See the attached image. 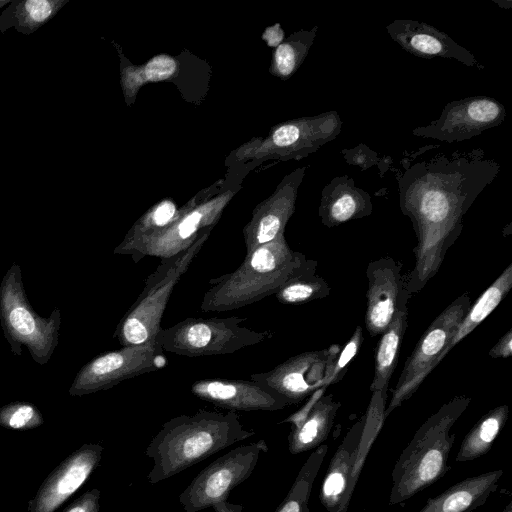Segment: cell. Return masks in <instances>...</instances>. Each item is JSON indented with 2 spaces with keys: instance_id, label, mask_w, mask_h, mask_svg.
Wrapping results in <instances>:
<instances>
[{
  "instance_id": "6da1fadb",
  "label": "cell",
  "mask_w": 512,
  "mask_h": 512,
  "mask_svg": "<svg viewBox=\"0 0 512 512\" xmlns=\"http://www.w3.org/2000/svg\"><path fill=\"white\" fill-rule=\"evenodd\" d=\"M500 171L482 149L437 153L397 178L399 205L413 225L415 265L407 289L419 292L439 271L463 229V217Z\"/></svg>"
},
{
  "instance_id": "7a4b0ae2",
  "label": "cell",
  "mask_w": 512,
  "mask_h": 512,
  "mask_svg": "<svg viewBox=\"0 0 512 512\" xmlns=\"http://www.w3.org/2000/svg\"><path fill=\"white\" fill-rule=\"evenodd\" d=\"M254 435L234 411L199 410L176 416L162 425L146 448V456L153 460L147 480L159 483Z\"/></svg>"
},
{
  "instance_id": "3957f363",
  "label": "cell",
  "mask_w": 512,
  "mask_h": 512,
  "mask_svg": "<svg viewBox=\"0 0 512 512\" xmlns=\"http://www.w3.org/2000/svg\"><path fill=\"white\" fill-rule=\"evenodd\" d=\"M317 262L293 251L284 234L250 253L236 270L213 278L200 309L225 312L242 308L275 294L293 277L316 271Z\"/></svg>"
},
{
  "instance_id": "277c9868",
  "label": "cell",
  "mask_w": 512,
  "mask_h": 512,
  "mask_svg": "<svg viewBox=\"0 0 512 512\" xmlns=\"http://www.w3.org/2000/svg\"><path fill=\"white\" fill-rule=\"evenodd\" d=\"M470 402L465 395L453 397L416 431L393 468L389 504L410 499L449 472V454L456 437L451 429Z\"/></svg>"
},
{
  "instance_id": "5b68a950",
  "label": "cell",
  "mask_w": 512,
  "mask_h": 512,
  "mask_svg": "<svg viewBox=\"0 0 512 512\" xmlns=\"http://www.w3.org/2000/svg\"><path fill=\"white\" fill-rule=\"evenodd\" d=\"M0 322L4 337L15 356L23 346L32 359L46 364L58 345L61 314L54 308L50 316L38 315L30 305L20 266L13 262L0 284Z\"/></svg>"
},
{
  "instance_id": "8992f818",
  "label": "cell",
  "mask_w": 512,
  "mask_h": 512,
  "mask_svg": "<svg viewBox=\"0 0 512 512\" xmlns=\"http://www.w3.org/2000/svg\"><path fill=\"white\" fill-rule=\"evenodd\" d=\"M211 230H203L182 252L162 258L156 270L147 277L142 292L124 314L113 335L122 347L156 340L172 291L204 246Z\"/></svg>"
},
{
  "instance_id": "52a82bcc",
  "label": "cell",
  "mask_w": 512,
  "mask_h": 512,
  "mask_svg": "<svg viewBox=\"0 0 512 512\" xmlns=\"http://www.w3.org/2000/svg\"><path fill=\"white\" fill-rule=\"evenodd\" d=\"M247 318H186L161 328L156 340L162 349L180 356L201 357L231 354L270 338L271 331L241 326Z\"/></svg>"
},
{
  "instance_id": "ba28073f",
  "label": "cell",
  "mask_w": 512,
  "mask_h": 512,
  "mask_svg": "<svg viewBox=\"0 0 512 512\" xmlns=\"http://www.w3.org/2000/svg\"><path fill=\"white\" fill-rule=\"evenodd\" d=\"M471 307L468 293L449 304L425 330L407 358L402 373L392 390V398L384 411L386 418L408 400L426 377L446 356V349L460 322Z\"/></svg>"
},
{
  "instance_id": "9c48e42d",
  "label": "cell",
  "mask_w": 512,
  "mask_h": 512,
  "mask_svg": "<svg viewBox=\"0 0 512 512\" xmlns=\"http://www.w3.org/2000/svg\"><path fill=\"white\" fill-rule=\"evenodd\" d=\"M268 452L264 440L236 447L201 470L180 493L185 512H199L228 500L231 490L250 477L262 453Z\"/></svg>"
},
{
  "instance_id": "30bf717a",
  "label": "cell",
  "mask_w": 512,
  "mask_h": 512,
  "mask_svg": "<svg viewBox=\"0 0 512 512\" xmlns=\"http://www.w3.org/2000/svg\"><path fill=\"white\" fill-rule=\"evenodd\" d=\"M167 365L164 350L157 340L123 346L97 355L76 374L69 388L71 396H83L107 390L118 383Z\"/></svg>"
},
{
  "instance_id": "8fae6325",
  "label": "cell",
  "mask_w": 512,
  "mask_h": 512,
  "mask_svg": "<svg viewBox=\"0 0 512 512\" xmlns=\"http://www.w3.org/2000/svg\"><path fill=\"white\" fill-rule=\"evenodd\" d=\"M505 118L506 109L495 98L470 96L447 103L438 119L414 128L412 134L448 143L460 142L499 126Z\"/></svg>"
},
{
  "instance_id": "7c38bea8",
  "label": "cell",
  "mask_w": 512,
  "mask_h": 512,
  "mask_svg": "<svg viewBox=\"0 0 512 512\" xmlns=\"http://www.w3.org/2000/svg\"><path fill=\"white\" fill-rule=\"evenodd\" d=\"M339 345H331L318 351H308L290 357L272 370L252 374L251 380L285 399L289 405L296 404L324 387L327 365Z\"/></svg>"
},
{
  "instance_id": "4fadbf2b",
  "label": "cell",
  "mask_w": 512,
  "mask_h": 512,
  "mask_svg": "<svg viewBox=\"0 0 512 512\" xmlns=\"http://www.w3.org/2000/svg\"><path fill=\"white\" fill-rule=\"evenodd\" d=\"M368 280L365 325L371 336L381 335L398 311L408 308L411 297L402 263L386 256L371 261Z\"/></svg>"
},
{
  "instance_id": "5bb4252c",
  "label": "cell",
  "mask_w": 512,
  "mask_h": 512,
  "mask_svg": "<svg viewBox=\"0 0 512 512\" xmlns=\"http://www.w3.org/2000/svg\"><path fill=\"white\" fill-rule=\"evenodd\" d=\"M225 200L184 208L165 228L147 237L132 256L135 263L145 256L168 258L190 247L199 234L219 219Z\"/></svg>"
},
{
  "instance_id": "9a60e30c",
  "label": "cell",
  "mask_w": 512,
  "mask_h": 512,
  "mask_svg": "<svg viewBox=\"0 0 512 512\" xmlns=\"http://www.w3.org/2000/svg\"><path fill=\"white\" fill-rule=\"evenodd\" d=\"M102 453L101 445L84 444L70 454L43 481L28 503V512H54L89 478Z\"/></svg>"
},
{
  "instance_id": "2e32d148",
  "label": "cell",
  "mask_w": 512,
  "mask_h": 512,
  "mask_svg": "<svg viewBox=\"0 0 512 512\" xmlns=\"http://www.w3.org/2000/svg\"><path fill=\"white\" fill-rule=\"evenodd\" d=\"M191 393L229 411H276L288 402L253 380L205 378L195 381Z\"/></svg>"
},
{
  "instance_id": "e0dca14e",
  "label": "cell",
  "mask_w": 512,
  "mask_h": 512,
  "mask_svg": "<svg viewBox=\"0 0 512 512\" xmlns=\"http://www.w3.org/2000/svg\"><path fill=\"white\" fill-rule=\"evenodd\" d=\"M391 39L413 56L454 59L466 66L484 69L475 56L436 27L411 19H395L386 26Z\"/></svg>"
},
{
  "instance_id": "ac0fdd59",
  "label": "cell",
  "mask_w": 512,
  "mask_h": 512,
  "mask_svg": "<svg viewBox=\"0 0 512 512\" xmlns=\"http://www.w3.org/2000/svg\"><path fill=\"white\" fill-rule=\"evenodd\" d=\"M304 173L305 168H299L290 174L277 193L255 210L252 220L243 229L246 254L284 234Z\"/></svg>"
},
{
  "instance_id": "d6986e66",
  "label": "cell",
  "mask_w": 512,
  "mask_h": 512,
  "mask_svg": "<svg viewBox=\"0 0 512 512\" xmlns=\"http://www.w3.org/2000/svg\"><path fill=\"white\" fill-rule=\"evenodd\" d=\"M325 390H316L298 411L282 421L291 424L288 436L291 454L314 450L327 439L341 404L332 394H324Z\"/></svg>"
},
{
  "instance_id": "ffe728a7",
  "label": "cell",
  "mask_w": 512,
  "mask_h": 512,
  "mask_svg": "<svg viewBox=\"0 0 512 512\" xmlns=\"http://www.w3.org/2000/svg\"><path fill=\"white\" fill-rule=\"evenodd\" d=\"M372 210L368 192L357 187L348 175L334 177L322 189L318 212L326 227L369 216Z\"/></svg>"
},
{
  "instance_id": "44dd1931",
  "label": "cell",
  "mask_w": 512,
  "mask_h": 512,
  "mask_svg": "<svg viewBox=\"0 0 512 512\" xmlns=\"http://www.w3.org/2000/svg\"><path fill=\"white\" fill-rule=\"evenodd\" d=\"M502 475L499 469L463 479L429 498L418 512H473L497 490Z\"/></svg>"
},
{
  "instance_id": "7402d4cb",
  "label": "cell",
  "mask_w": 512,
  "mask_h": 512,
  "mask_svg": "<svg viewBox=\"0 0 512 512\" xmlns=\"http://www.w3.org/2000/svg\"><path fill=\"white\" fill-rule=\"evenodd\" d=\"M363 424L364 417L347 432L330 460L319 495L320 502L327 512H333L343 498Z\"/></svg>"
},
{
  "instance_id": "603a6c76",
  "label": "cell",
  "mask_w": 512,
  "mask_h": 512,
  "mask_svg": "<svg viewBox=\"0 0 512 512\" xmlns=\"http://www.w3.org/2000/svg\"><path fill=\"white\" fill-rule=\"evenodd\" d=\"M386 400L387 396H384L380 391L372 392L368 409L364 416L362 434L355 451L352 468L347 479L345 493L333 512H346L348 509L354 488L358 482L366 458L383 427L385 421L384 411L386 408Z\"/></svg>"
},
{
  "instance_id": "cb8c5ba5",
  "label": "cell",
  "mask_w": 512,
  "mask_h": 512,
  "mask_svg": "<svg viewBox=\"0 0 512 512\" xmlns=\"http://www.w3.org/2000/svg\"><path fill=\"white\" fill-rule=\"evenodd\" d=\"M69 0H11L0 14V33L14 28L31 35L53 19Z\"/></svg>"
},
{
  "instance_id": "d4e9b609",
  "label": "cell",
  "mask_w": 512,
  "mask_h": 512,
  "mask_svg": "<svg viewBox=\"0 0 512 512\" xmlns=\"http://www.w3.org/2000/svg\"><path fill=\"white\" fill-rule=\"evenodd\" d=\"M408 325V308L398 311L392 322L381 334L375 350L374 377L370 391H380L387 396L390 379L398 362L403 337Z\"/></svg>"
},
{
  "instance_id": "484cf974",
  "label": "cell",
  "mask_w": 512,
  "mask_h": 512,
  "mask_svg": "<svg viewBox=\"0 0 512 512\" xmlns=\"http://www.w3.org/2000/svg\"><path fill=\"white\" fill-rule=\"evenodd\" d=\"M509 407L499 405L483 415L462 440L456 462L475 460L487 454L508 419Z\"/></svg>"
},
{
  "instance_id": "4316f807",
  "label": "cell",
  "mask_w": 512,
  "mask_h": 512,
  "mask_svg": "<svg viewBox=\"0 0 512 512\" xmlns=\"http://www.w3.org/2000/svg\"><path fill=\"white\" fill-rule=\"evenodd\" d=\"M512 287V264H509L500 276L481 294L466 313L457 327L449 345L448 352L478 325H480L506 297Z\"/></svg>"
},
{
  "instance_id": "83f0119b",
  "label": "cell",
  "mask_w": 512,
  "mask_h": 512,
  "mask_svg": "<svg viewBox=\"0 0 512 512\" xmlns=\"http://www.w3.org/2000/svg\"><path fill=\"white\" fill-rule=\"evenodd\" d=\"M328 451V445L322 444L312 451L289 492L275 512H309V499L313 483Z\"/></svg>"
},
{
  "instance_id": "f1b7e54d",
  "label": "cell",
  "mask_w": 512,
  "mask_h": 512,
  "mask_svg": "<svg viewBox=\"0 0 512 512\" xmlns=\"http://www.w3.org/2000/svg\"><path fill=\"white\" fill-rule=\"evenodd\" d=\"M175 204L164 200L146 213L114 249V254L133 256L140 244L150 235L168 226L177 216Z\"/></svg>"
},
{
  "instance_id": "f546056e",
  "label": "cell",
  "mask_w": 512,
  "mask_h": 512,
  "mask_svg": "<svg viewBox=\"0 0 512 512\" xmlns=\"http://www.w3.org/2000/svg\"><path fill=\"white\" fill-rule=\"evenodd\" d=\"M330 294L329 284L315 274L307 272L291 278L275 293L282 304L299 305L313 300L322 299Z\"/></svg>"
},
{
  "instance_id": "4dcf8cb0",
  "label": "cell",
  "mask_w": 512,
  "mask_h": 512,
  "mask_svg": "<svg viewBox=\"0 0 512 512\" xmlns=\"http://www.w3.org/2000/svg\"><path fill=\"white\" fill-rule=\"evenodd\" d=\"M317 30L318 27L315 26L309 31H299L277 47L274 54V66L279 76L287 78L297 70L308 54Z\"/></svg>"
},
{
  "instance_id": "1f68e13d",
  "label": "cell",
  "mask_w": 512,
  "mask_h": 512,
  "mask_svg": "<svg viewBox=\"0 0 512 512\" xmlns=\"http://www.w3.org/2000/svg\"><path fill=\"white\" fill-rule=\"evenodd\" d=\"M44 422L38 408L29 402H11L0 408V426L12 430H29Z\"/></svg>"
},
{
  "instance_id": "d6a6232c",
  "label": "cell",
  "mask_w": 512,
  "mask_h": 512,
  "mask_svg": "<svg viewBox=\"0 0 512 512\" xmlns=\"http://www.w3.org/2000/svg\"><path fill=\"white\" fill-rule=\"evenodd\" d=\"M363 330L358 325L349 339L339 353L332 356L330 359L325 373L324 387L327 388L331 384L339 382L344 376L349 363L357 355L363 342Z\"/></svg>"
},
{
  "instance_id": "836d02e7",
  "label": "cell",
  "mask_w": 512,
  "mask_h": 512,
  "mask_svg": "<svg viewBox=\"0 0 512 512\" xmlns=\"http://www.w3.org/2000/svg\"><path fill=\"white\" fill-rule=\"evenodd\" d=\"M341 153L348 164L358 166L361 170L369 169L379 162L377 153L363 143L354 148L343 149Z\"/></svg>"
},
{
  "instance_id": "e575fe53",
  "label": "cell",
  "mask_w": 512,
  "mask_h": 512,
  "mask_svg": "<svg viewBox=\"0 0 512 512\" xmlns=\"http://www.w3.org/2000/svg\"><path fill=\"white\" fill-rule=\"evenodd\" d=\"M100 490L90 489L74 500L63 512H99Z\"/></svg>"
},
{
  "instance_id": "d590c367",
  "label": "cell",
  "mask_w": 512,
  "mask_h": 512,
  "mask_svg": "<svg viewBox=\"0 0 512 512\" xmlns=\"http://www.w3.org/2000/svg\"><path fill=\"white\" fill-rule=\"evenodd\" d=\"M175 70V62L167 56L152 59L147 65V79L158 81L168 78Z\"/></svg>"
},
{
  "instance_id": "8d00e7d4",
  "label": "cell",
  "mask_w": 512,
  "mask_h": 512,
  "mask_svg": "<svg viewBox=\"0 0 512 512\" xmlns=\"http://www.w3.org/2000/svg\"><path fill=\"white\" fill-rule=\"evenodd\" d=\"M512 354V329L508 330L490 349L488 355L492 358H508Z\"/></svg>"
},
{
  "instance_id": "74e56055",
  "label": "cell",
  "mask_w": 512,
  "mask_h": 512,
  "mask_svg": "<svg viewBox=\"0 0 512 512\" xmlns=\"http://www.w3.org/2000/svg\"><path fill=\"white\" fill-rule=\"evenodd\" d=\"M283 30L280 28L279 24H276L273 27H270L264 33V39L267 41L268 45L276 46L283 39Z\"/></svg>"
},
{
  "instance_id": "f35d334b",
  "label": "cell",
  "mask_w": 512,
  "mask_h": 512,
  "mask_svg": "<svg viewBox=\"0 0 512 512\" xmlns=\"http://www.w3.org/2000/svg\"><path fill=\"white\" fill-rule=\"evenodd\" d=\"M214 512H242L243 505L232 504L228 500L218 502L212 506Z\"/></svg>"
},
{
  "instance_id": "ab89813d",
  "label": "cell",
  "mask_w": 512,
  "mask_h": 512,
  "mask_svg": "<svg viewBox=\"0 0 512 512\" xmlns=\"http://www.w3.org/2000/svg\"><path fill=\"white\" fill-rule=\"evenodd\" d=\"M501 512H512V501H510Z\"/></svg>"
},
{
  "instance_id": "60d3db41",
  "label": "cell",
  "mask_w": 512,
  "mask_h": 512,
  "mask_svg": "<svg viewBox=\"0 0 512 512\" xmlns=\"http://www.w3.org/2000/svg\"><path fill=\"white\" fill-rule=\"evenodd\" d=\"M11 0H0V8L7 6Z\"/></svg>"
}]
</instances>
